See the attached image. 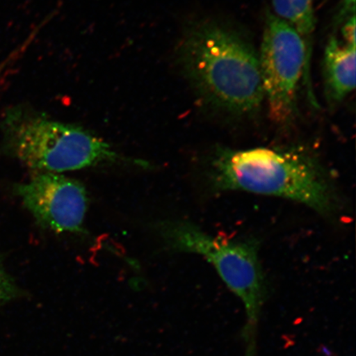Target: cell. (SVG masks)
I'll return each instance as SVG.
<instances>
[{
  "mask_svg": "<svg viewBox=\"0 0 356 356\" xmlns=\"http://www.w3.org/2000/svg\"><path fill=\"white\" fill-rule=\"evenodd\" d=\"M156 231L172 251L195 253L213 266L222 282L243 302L244 356H256L258 324L267 295L257 245L206 232L191 222L164 220Z\"/></svg>",
  "mask_w": 356,
  "mask_h": 356,
  "instance_id": "cell-4",
  "label": "cell"
},
{
  "mask_svg": "<svg viewBox=\"0 0 356 356\" xmlns=\"http://www.w3.org/2000/svg\"><path fill=\"white\" fill-rule=\"evenodd\" d=\"M24 296V292L17 286L0 261V306L19 299Z\"/></svg>",
  "mask_w": 356,
  "mask_h": 356,
  "instance_id": "cell-9",
  "label": "cell"
},
{
  "mask_svg": "<svg viewBox=\"0 0 356 356\" xmlns=\"http://www.w3.org/2000/svg\"><path fill=\"white\" fill-rule=\"evenodd\" d=\"M8 65V61L3 62V63L0 64V77L4 72V70L6 69V66Z\"/></svg>",
  "mask_w": 356,
  "mask_h": 356,
  "instance_id": "cell-12",
  "label": "cell"
},
{
  "mask_svg": "<svg viewBox=\"0 0 356 356\" xmlns=\"http://www.w3.org/2000/svg\"><path fill=\"white\" fill-rule=\"evenodd\" d=\"M342 38L343 42L355 46V15L351 16L343 22L341 28Z\"/></svg>",
  "mask_w": 356,
  "mask_h": 356,
  "instance_id": "cell-10",
  "label": "cell"
},
{
  "mask_svg": "<svg viewBox=\"0 0 356 356\" xmlns=\"http://www.w3.org/2000/svg\"><path fill=\"white\" fill-rule=\"evenodd\" d=\"M258 56L270 118L279 126H289L296 118L302 79L310 83L311 57L304 39L287 22L268 13Z\"/></svg>",
  "mask_w": 356,
  "mask_h": 356,
  "instance_id": "cell-5",
  "label": "cell"
},
{
  "mask_svg": "<svg viewBox=\"0 0 356 356\" xmlns=\"http://www.w3.org/2000/svg\"><path fill=\"white\" fill-rule=\"evenodd\" d=\"M337 20L343 22L351 16L355 15V0H343Z\"/></svg>",
  "mask_w": 356,
  "mask_h": 356,
  "instance_id": "cell-11",
  "label": "cell"
},
{
  "mask_svg": "<svg viewBox=\"0 0 356 356\" xmlns=\"http://www.w3.org/2000/svg\"><path fill=\"white\" fill-rule=\"evenodd\" d=\"M324 89L328 104H341L355 88V46L331 37L324 52Z\"/></svg>",
  "mask_w": 356,
  "mask_h": 356,
  "instance_id": "cell-7",
  "label": "cell"
},
{
  "mask_svg": "<svg viewBox=\"0 0 356 356\" xmlns=\"http://www.w3.org/2000/svg\"><path fill=\"white\" fill-rule=\"evenodd\" d=\"M15 193L42 228L58 234L83 232L88 207L86 186L54 172H35Z\"/></svg>",
  "mask_w": 356,
  "mask_h": 356,
  "instance_id": "cell-6",
  "label": "cell"
},
{
  "mask_svg": "<svg viewBox=\"0 0 356 356\" xmlns=\"http://www.w3.org/2000/svg\"><path fill=\"white\" fill-rule=\"evenodd\" d=\"M274 15L287 22L304 39L311 57L315 31L314 0H271Z\"/></svg>",
  "mask_w": 356,
  "mask_h": 356,
  "instance_id": "cell-8",
  "label": "cell"
},
{
  "mask_svg": "<svg viewBox=\"0 0 356 356\" xmlns=\"http://www.w3.org/2000/svg\"><path fill=\"white\" fill-rule=\"evenodd\" d=\"M3 132L6 152L37 172L60 173L101 165L150 166L143 160L124 157L86 129L57 121L26 106L7 111Z\"/></svg>",
  "mask_w": 356,
  "mask_h": 356,
  "instance_id": "cell-3",
  "label": "cell"
},
{
  "mask_svg": "<svg viewBox=\"0 0 356 356\" xmlns=\"http://www.w3.org/2000/svg\"><path fill=\"white\" fill-rule=\"evenodd\" d=\"M208 181L218 191H246L293 200L323 216L337 211L335 186L319 160L300 148L219 149Z\"/></svg>",
  "mask_w": 356,
  "mask_h": 356,
  "instance_id": "cell-2",
  "label": "cell"
},
{
  "mask_svg": "<svg viewBox=\"0 0 356 356\" xmlns=\"http://www.w3.org/2000/svg\"><path fill=\"white\" fill-rule=\"evenodd\" d=\"M177 59L197 99L208 108L238 119L261 109L264 95L259 56L234 26L216 20L194 22L178 44Z\"/></svg>",
  "mask_w": 356,
  "mask_h": 356,
  "instance_id": "cell-1",
  "label": "cell"
}]
</instances>
